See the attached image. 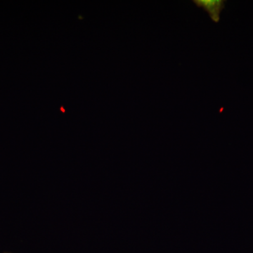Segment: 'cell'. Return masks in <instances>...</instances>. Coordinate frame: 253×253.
<instances>
[{
	"instance_id": "1",
	"label": "cell",
	"mask_w": 253,
	"mask_h": 253,
	"mask_svg": "<svg viewBox=\"0 0 253 253\" xmlns=\"http://www.w3.org/2000/svg\"><path fill=\"white\" fill-rule=\"evenodd\" d=\"M193 2L197 7L204 9L214 23L220 21V14L225 6L224 0H194Z\"/></svg>"
}]
</instances>
